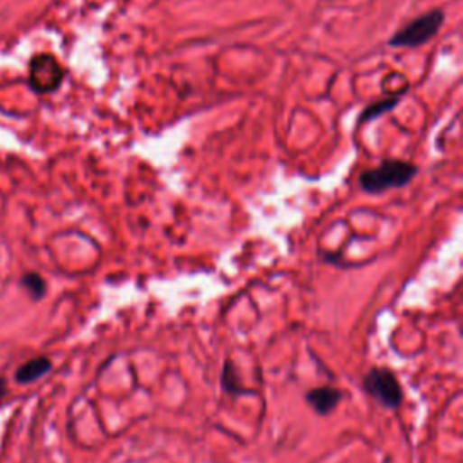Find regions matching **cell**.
Returning a JSON list of instances; mask_svg holds the SVG:
<instances>
[{
	"label": "cell",
	"mask_w": 463,
	"mask_h": 463,
	"mask_svg": "<svg viewBox=\"0 0 463 463\" xmlns=\"http://www.w3.org/2000/svg\"><path fill=\"white\" fill-rule=\"evenodd\" d=\"M418 174V167L402 162V160H387L380 163L376 169L364 171L360 174V187L367 194H382L391 189H402L409 185Z\"/></svg>",
	"instance_id": "1"
},
{
	"label": "cell",
	"mask_w": 463,
	"mask_h": 463,
	"mask_svg": "<svg viewBox=\"0 0 463 463\" xmlns=\"http://www.w3.org/2000/svg\"><path fill=\"white\" fill-rule=\"evenodd\" d=\"M366 391L376 398L384 407H398L402 403V387L393 371L385 367H373L364 378Z\"/></svg>",
	"instance_id": "3"
},
{
	"label": "cell",
	"mask_w": 463,
	"mask_h": 463,
	"mask_svg": "<svg viewBox=\"0 0 463 463\" xmlns=\"http://www.w3.org/2000/svg\"><path fill=\"white\" fill-rule=\"evenodd\" d=\"M53 364L48 357H37V358H32L28 360L26 364L19 366L17 371H15V380L17 384H23V385H28V384H33L37 382L39 378H42L44 375H48L51 371Z\"/></svg>",
	"instance_id": "5"
},
{
	"label": "cell",
	"mask_w": 463,
	"mask_h": 463,
	"mask_svg": "<svg viewBox=\"0 0 463 463\" xmlns=\"http://www.w3.org/2000/svg\"><path fill=\"white\" fill-rule=\"evenodd\" d=\"M21 284H23V288L30 293V297H32L33 301L44 299V295H46V292H48V284H46L44 277H42L41 273H35V272H28L26 275H23Z\"/></svg>",
	"instance_id": "8"
},
{
	"label": "cell",
	"mask_w": 463,
	"mask_h": 463,
	"mask_svg": "<svg viewBox=\"0 0 463 463\" xmlns=\"http://www.w3.org/2000/svg\"><path fill=\"white\" fill-rule=\"evenodd\" d=\"M6 394H8V382L6 378L0 376V400H3Z\"/></svg>",
	"instance_id": "10"
},
{
	"label": "cell",
	"mask_w": 463,
	"mask_h": 463,
	"mask_svg": "<svg viewBox=\"0 0 463 463\" xmlns=\"http://www.w3.org/2000/svg\"><path fill=\"white\" fill-rule=\"evenodd\" d=\"M64 79V69L51 55H39L32 60L30 68V86L35 93L46 95L60 88Z\"/></svg>",
	"instance_id": "4"
},
{
	"label": "cell",
	"mask_w": 463,
	"mask_h": 463,
	"mask_svg": "<svg viewBox=\"0 0 463 463\" xmlns=\"http://www.w3.org/2000/svg\"><path fill=\"white\" fill-rule=\"evenodd\" d=\"M443 23H445V14L441 10H432L421 17L414 19L412 23L403 26L400 32H396L389 39V46L402 48V50L420 48L438 35Z\"/></svg>",
	"instance_id": "2"
},
{
	"label": "cell",
	"mask_w": 463,
	"mask_h": 463,
	"mask_svg": "<svg viewBox=\"0 0 463 463\" xmlns=\"http://www.w3.org/2000/svg\"><path fill=\"white\" fill-rule=\"evenodd\" d=\"M223 385L228 393H245V389L239 385L237 382V376L234 373V366L232 364H227L225 367V373H223Z\"/></svg>",
	"instance_id": "9"
},
{
	"label": "cell",
	"mask_w": 463,
	"mask_h": 463,
	"mask_svg": "<svg viewBox=\"0 0 463 463\" xmlns=\"http://www.w3.org/2000/svg\"><path fill=\"white\" fill-rule=\"evenodd\" d=\"M306 400L313 407V411H317L319 414H328L338 405V402L342 400V393L335 387H317L308 393Z\"/></svg>",
	"instance_id": "6"
},
{
	"label": "cell",
	"mask_w": 463,
	"mask_h": 463,
	"mask_svg": "<svg viewBox=\"0 0 463 463\" xmlns=\"http://www.w3.org/2000/svg\"><path fill=\"white\" fill-rule=\"evenodd\" d=\"M400 100H402V97L398 95V97H394V98H385V100H380V102H376V104H371V106L366 107L364 113L360 115L358 124H360V125H362V124H367V122H371V120H375V118H378V116H382V115H385V113H389V111H393V107H396Z\"/></svg>",
	"instance_id": "7"
}]
</instances>
